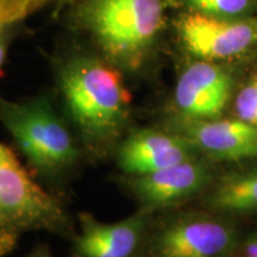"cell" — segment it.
Listing matches in <instances>:
<instances>
[{
  "mask_svg": "<svg viewBox=\"0 0 257 257\" xmlns=\"http://www.w3.org/2000/svg\"><path fill=\"white\" fill-rule=\"evenodd\" d=\"M62 113L81 143L85 157L96 156L123 133L130 114V93L108 61L70 51L55 66Z\"/></svg>",
  "mask_w": 257,
  "mask_h": 257,
  "instance_id": "obj_1",
  "label": "cell"
},
{
  "mask_svg": "<svg viewBox=\"0 0 257 257\" xmlns=\"http://www.w3.org/2000/svg\"><path fill=\"white\" fill-rule=\"evenodd\" d=\"M0 123L34 178L61 198L85 160L81 143L62 111L48 95L18 101L0 98Z\"/></svg>",
  "mask_w": 257,
  "mask_h": 257,
  "instance_id": "obj_2",
  "label": "cell"
},
{
  "mask_svg": "<svg viewBox=\"0 0 257 257\" xmlns=\"http://www.w3.org/2000/svg\"><path fill=\"white\" fill-rule=\"evenodd\" d=\"M36 231L69 240L76 232L62 198L47 191L0 142V257L14 252L24 234Z\"/></svg>",
  "mask_w": 257,
  "mask_h": 257,
  "instance_id": "obj_3",
  "label": "cell"
},
{
  "mask_svg": "<svg viewBox=\"0 0 257 257\" xmlns=\"http://www.w3.org/2000/svg\"><path fill=\"white\" fill-rule=\"evenodd\" d=\"M165 0H87L85 28L112 64L136 69L165 22Z\"/></svg>",
  "mask_w": 257,
  "mask_h": 257,
  "instance_id": "obj_4",
  "label": "cell"
},
{
  "mask_svg": "<svg viewBox=\"0 0 257 257\" xmlns=\"http://www.w3.org/2000/svg\"><path fill=\"white\" fill-rule=\"evenodd\" d=\"M189 53L205 61L227 60L246 53L257 44V21L223 18L192 12L179 27Z\"/></svg>",
  "mask_w": 257,
  "mask_h": 257,
  "instance_id": "obj_5",
  "label": "cell"
},
{
  "mask_svg": "<svg viewBox=\"0 0 257 257\" xmlns=\"http://www.w3.org/2000/svg\"><path fill=\"white\" fill-rule=\"evenodd\" d=\"M79 231L70 242V257H136L146 231V214L102 223L91 213L78 216Z\"/></svg>",
  "mask_w": 257,
  "mask_h": 257,
  "instance_id": "obj_6",
  "label": "cell"
},
{
  "mask_svg": "<svg viewBox=\"0 0 257 257\" xmlns=\"http://www.w3.org/2000/svg\"><path fill=\"white\" fill-rule=\"evenodd\" d=\"M232 92V80L210 61H200L182 73L176 83L175 102L182 113L194 120L219 117Z\"/></svg>",
  "mask_w": 257,
  "mask_h": 257,
  "instance_id": "obj_7",
  "label": "cell"
},
{
  "mask_svg": "<svg viewBox=\"0 0 257 257\" xmlns=\"http://www.w3.org/2000/svg\"><path fill=\"white\" fill-rule=\"evenodd\" d=\"M186 160H189L187 142L154 128L131 133L117 149L118 167L127 176L150 174Z\"/></svg>",
  "mask_w": 257,
  "mask_h": 257,
  "instance_id": "obj_8",
  "label": "cell"
},
{
  "mask_svg": "<svg viewBox=\"0 0 257 257\" xmlns=\"http://www.w3.org/2000/svg\"><path fill=\"white\" fill-rule=\"evenodd\" d=\"M206 169L191 159L141 176H128L131 192L146 210L168 206L192 195L206 182Z\"/></svg>",
  "mask_w": 257,
  "mask_h": 257,
  "instance_id": "obj_9",
  "label": "cell"
},
{
  "mask_svg": "<svg viewBox=\"0 0 257 257\" xmlns=\"http://www.w3.org/2000/svg\"><path fill=\"white\" fill-rule=\"evenodd\" d=\"M233 243L230 229L213 220L170 225L155 242L157 257H223Z\"/></svg>",
  "mask_w": 257,
  "mask_h": 257,
  "instance_id": "obj_10",
  "label": "cell"
},
{
  "mask_svg": "<svg viewBox=\"0 0 257 257\" xmlns=\"http://www.w3.org/2000/svg\"><path fill=\"white\" fill-rule=\"evenodd\" d=\"M188 134L193 143L216 159L257 157V126L238 118L195 120Z\"/></svg>",
  "mask_w": 257,
  "mask_h": 257,
  "instance_id": "obj_11",
  "label": "cell"
},
{
  "mask_svg": "<svg viewBox=\"0 0 257 257\" xmlns=\"http://www.w3.org/2000/svg\"><path fill=\"white\" fill-rule=\"evenodd\" d=\"M213 204L227 211H257V172L224 180L214 192Z\"/></svg>",
  "mask_w": 257,
  "mask_h": 257,
  "instance_id": "obj_12",
  "label": "cell"
},
{
  "mask_svg": "<svg viewBox=\"0 0 257 257\" xmlns=\"http://www.w3.org/2000/svg\"><path fill=\"white\" fill-rule=\"evenodd\" d=\"M194 11L223 18H242L257 9V0H187Z\"/></svg>",
  "mask_w": 257,
  "mask_h": 257,
  "instance_id": "obj_13",
  "label": "cell"
},
{
  "mask_svg": "<svg viewBox=\"0 0 257 257\" xmlns=\"http://www.w3.org/2000/svg\"><path fill=\"white\" fill-rule=\"evenodd\" d=\"M234 112L238 119L257 126V78L240 89L234 101Z\"/></svg>",
  "mask_w": 257,
  "mask_h": 257,
  "instance_id": "obj_14",
  "label": "cell"
},
{
  "mask_svg": "<svg viewBox=\"0 0 257 257\" xmlns=\"http://www.w3.org/2000/svg\"><path fill=\"white\" fill-rule=\"evenodd\" d=\"M25 257H54L51 253V250L46 244H40V245L35 246L30 252Z\"/></svg>",
  "mask_w": 257,
  "mask_h": 257,
  "instance_id": "obj_15",
  "label": "cell"
},
{
  "mask_svg": "<svg viewBox=\"0 0 257 257\" xmlns=\"http://www.w3.org/2000/svg\"><path fill=\"white\" fill-rule=\"evenodd\" d=\"M243 257H257V237L250 238L243 249Z\"/></svg>",
  "mask_w": 257,
  "mask_h": 257,
  "instance_id": "obj_16",
  "label": "cell"
}]
</instances>
